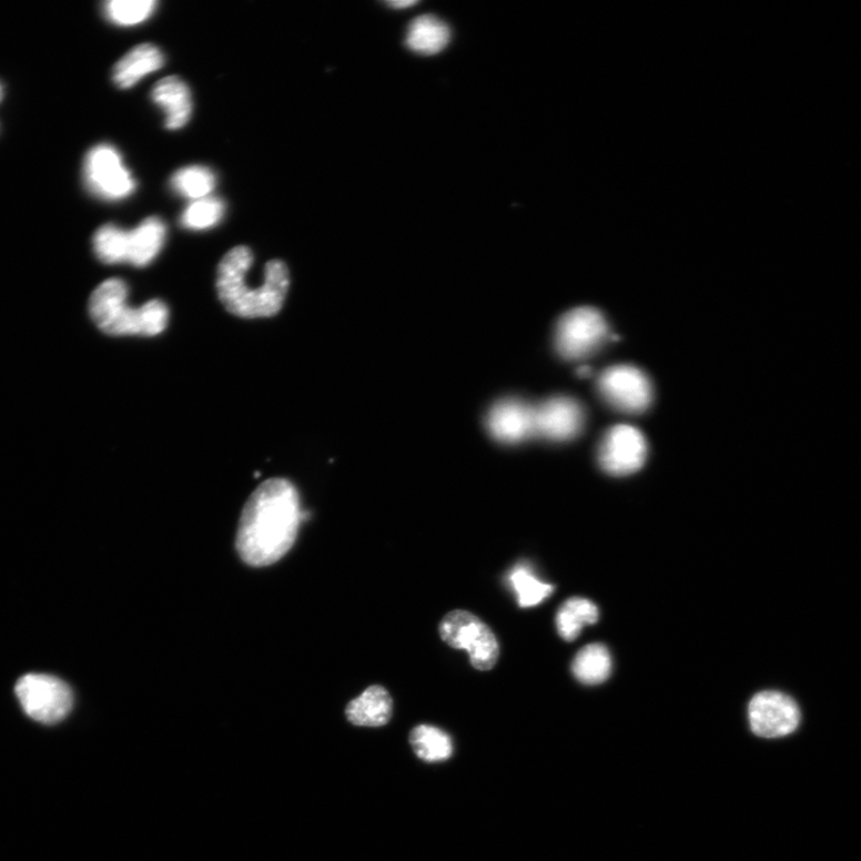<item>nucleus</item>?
I'll return each instance as SVG.
<instances>
[{"label": "nucleus", "instance_id": "obj_26", "mask_svg": "<svg viewBox=\"0 0 861 861\" xmlns=\"http://www.w3.org/2000/svg\"><path fill=\"white\" fill-rule=\"evenodd\" d=\"M417 4V2H411V0H397V2H389V6L396 9H405Z\"/></svg>", "mask_w": 861, "mask_h": 861}, {"label": "nucleus", "instance_id": "obj_24", "mask_svg": "<svg viewBox=\"0 0 861 861\" xmlns=\"http://www.w3.org/2000/svg\"><path fill=\"white\" fill-rule=\"evenodd\" d=\"M156 6L155 0H112L104 4V13L115 24L133 26L148 20Z\"/></svg>", "mask_w": 861, "mask_h": 861}, {"label": "nucleus", "instance_id": "obj_22", "mask_svg": "<svg viewBox=\"0 0 861 861\" xmlns=\"http://www.w3.org/2000/svg\"><path fill=\"white\" fill-rule=\"evenodd\" d=\"M94 251L107 265L128 263L129 232L114 224L101 226L94 236Z\"/></svg>", "mask_w": 861, "mask_h": 861}, {"label": "nucleus", "instance_id": "obj_16", "mask_svg": "<svg viewBox=\"0 0 861 861\" xmlns=\"http://www.w3.org/2000/svg\"><path fill=\"white\" fill-rule=\"evenodd\" d=\"M166 234L162 220L150 217L129 232L128 263L136 267L148 266L161 252Z\"/></svg>", "mask_w": 861, "mask_h": 861}, {"label": "nucleus", "instance_id": "obj_18", "mask_svg": "<svg viewBox=\"0 0 861 861\" xmlns=\"http://www.w3.org/2000/svg\"><path fill=\"white\" fill-rule=\"evenodd\" d=\"M612 662L609 650L602 644H591L581 649L574 660L573 671L584 685H601L609 679Z\"/></svg>", "mask_w": 861, "mask_h": 861}, {"label": "nucleus", "instance_id": "obj_9", "mask_svg": "<svg viewBox=\"0 0 861 861\" xmlns=\"http://www.w3.org/2000/svg\"><path fill=\"white\" fill-rule=\"evenodd\" d=\"M750 728L763 738H779L793 733L801 722V711L789 696L764 690L753 697L748 709Z\"/></svg>", "mask_w": 861, "mask_h": 861}, {"label": "nucleus", "instance_id": "obj_2", "mask_svg": "<svg viewBox=\"0 0 861 861\" xmlns=\"http://www.w3.org/2000/svg\"><path fill=\"white\" fill-rule=\"evenodd\" d=\"M253 261L252 251L244 245L229 251L219 266L215 287L229 313L243 318L271 317L284 305L290 287L288 269L281 260L270 261L264 284L253 288L247 284Z\"/></svg>", "mask_w": 861, "mask_h": 861}, {"label": "nucleus", "instance_id": "obj_28", "mask_svg": "<svg viewBox=\"0 0 861 861\" xmlns=\"http://www.w3.org/2000/svg\"><path fill=\"white\" fill-rule=\"evenodd\" d=\"M3 97H4L3 87L2 84H0V101H2Z\"/></svg>", "mask_w": 861, "mask_h": 861}, {"label": "nucleus", "instance_id": "obj_27", "mask_svg": "<svg viewBox=\"0 0 861 861\" xmlns=\"http://www.w3.org/2000/svg\"><path fill=\"white\" fill-rule=\"evenodd\" d=\"M578 376L581 378H588L591 376L592 371L589 366H580L577 372Z\"/></svg>", "mask_w": 861, "mask_h": 861}, {"label": "nucleus", "instance_id": "obj_1", "mask_svg": "<svg viewBox=\"0 0 861 861\" xmlns=\"http://www.w3.org/2000/svg\"><path fill=\"white\" fill-rule=\"evenodd\" d=\"M296 487L285 479L261 484L243 507L236 547L245 564L270 566L294 546L301 520Z\"/></svg>", "mask_w": 861, "mask_h": 861}, {"label": "nucleus", "instance_id": "obj_7", "mask_svg": "<svg viewBox=\"0 0 861 861\" xmlns=\"http://www.w3.org/2000/svg\"><path fill=\"white\" fill-rule=\"evenodd\" d=\"M84 178L89 191L105 200L124 199L135 189V182L122 163L120 153L107 144L88 152Z\"/></svg>", "mask_w": 861, "mask_h": 861}, {"label": "nucleus", "instance_id": "obj_10", "mask_svg": "<svg viewBox=\"0 0 861 861\" xmlns=\"http://www.w3.org/2000/svg\"><path fill=\"white\" fill-rule=\"evenodd\" d=\"M648 456V444L634 426L618 425L608 430L598 459L602 469L614 476H625L638 472Z\"/></svg>", "mask_w": 861, "mask_h": 861}, {"label": "nucleus", "instance_id": "obj_11", "mask_svg": "<svg viewBox=\"0 0 861 861\" xmlns=\"http://www.w3.org/2000/svg\"><path fill=\"white\" fill-rule=\"evenodd\" d=\"M586 421L583 407L570 397H553L535 407V435L549 440H570Z\"/></svg>", "mask_w": 861, "mask_h": 861}, {"label": "nucleus", "instance_id": "obj_17", "mask_svg": "<svg viewBox=\"0 0 861 861\" xmlns=\"http://www.w3.org/2000/svg\"><path fill=\"white\" fill-rule=\"evenodd\" d=\"M450 30L447 24L430 14L415 19L408 28V48L424 55H434L447 48Z\"/></svg>", "mask_w": 861, "mask_h": 861}, {"label": "nucleus", "instance_id": "obj_15", "mask_svg": "<svg viewBox=\"0 0 861 861\" xmlns=\"http://www.w3.org/2000/svg\"><path fill=\"white\" fill-rule=\"evenodd\" d=\"M164 64L162 52L151 43L135 45L114 67L113 80L121 89H129L143 77L160 70Z\"/></svg>", "mask_w": 861, "mask_h": 861}, {"label": "nucleus", "instance_id": "obj_6", "mask_svg": "<svg viewBox=\"0 0 861 861\" xmlns=\"http://www.w3.org/2000/svg\"><path fill=\"white\" fill-rule=\"evenodd\" d=\"M607 337L608 325L604 315L594 307L581 306L559 320L556 347L565 359L578 361L591 355Z\"/></svg>", "mask_w": 861, "mask_h": 861}, {"label": "nucleus", "instance_id": "obj_4", "mask_svg": "<svg viewBox=\"0 0 861 861\" xmlns=\"http://www.w3.org/2000/svg\"><path fill=\"white\" fill-rule=\"evenodd\" d=\"M445 644L456 650H466L476 670L488 671L499 659V642L492 629L467 610H453L439 625Z\"/></svg>", "mask_w": 861, "mask_h": 861}, {"label": "nucleus", "instance_id": "obj_3", "mask_svg": "<svg viewBox=\"0 0 861 861\" xmlns=\"http://www.w3.org/2000/svg\"><path fill=\"white\" fill-rule=\"evenodd\" d=\"M128 296V285L118 278L103 282L92 292L89 314L100 331L113 336H153L166 328L169 311L162 301L152 300L132 310Z\"/></svg>", "mask_w": 861, "mask_h": 861}, {"label": "nucleus", "instance_id": "obj_25", "mask_svg": "<svg viewBox=\"0 0 861 861\" xmlns=\"http://www.w3.org/2000/svg\"><path fill=\"white\" fill-rule=\"evenodd\" d=\"M225 205L219 197H203L195 200L183 212L181 223L191 230H205L219 224L223 219Z\"/></svg>", "mask_w": 861, "mask_h": 861}, {"label": "nucleus", "instance_id": "obj_19", "mask_svg": "<svg viewBox=\"0 0 861 861\" xmlns=\"http://www.w3.org/2000/svg\"><path fill=\"white\" fill-rule=\"evenodd\" d=\"M409 742L415 756L428 763L444 762L453 756L454 746L450 736L433 726L414 728Z\"/></svg>", "mask_w": 861, "mask_h": 861}, {"label": "nucleus", "instance_id": "obj_23", "mask_svg": "<svg viewBox=\"0 0 861 861\" xmlns=\"http://www.w3.org/2000/svg\"><path fill=\"white\" fill-rule=\"evenodd\" d=\"M173 189L184 197L203 199L215 188V176L211 169L192 165L180 169L172 179Z\"/></svg>", "mask_w": 861, "mask_h": 861}, {"label": "nucleus", "instance_id": "obj_8", "mask_svg": "<svg viewBox=\"0 0 861 861\" xmlns=\"http://www.w3.org/2000/svg\"><path fill=\"white\" fill-rule=\"evenodd\" d=\"M598 389L607 403L626 413H641L652 402L650 379L630 365L607 368L598 378Z\"/></svg>", "mask_w": 861, "mask_h": 861}, {"label": "nucleus", "instance_id": "obj_5", "mask_svg": "<svg viewBox=\"0 0 861 861\" xmlns=\"http://www.w3.org/2000/svg\"><path fill=\"white\" fill-rule=\"evenodd\" d=\"M14 693L26 715L44 726L63 721L73 707L70 686L52 675L27 673L18 681Z\"/></svg>", "mask_w": 861, "mask_h": 861}, {"label": "nucleus", "instance_id": "obj_14", "mask_svg": "<svg viewBox=\"0 0 861 861\" xmlns=\"http://www.w3.org/2000/svg\"><path fill=\"white\" fill-rule=\"evenodd\" d=\"M393 715V699L382 686H372L353 699L346 707V717L351 725L364 728H378L388 725Z\"/></svg>", "mask_w": 861, "mask_h": 861}, {"label": "nucleus", "instance_id": "obj_12", "mask_svg": "<svg viewBox=\"0 0 861 861\" xmlns=\"http://www.w3.org/2000/svg\"><path fill=\"white\" fill-rule=\"evenodd\" d=\"M487 426L492 437L503 443H518L535 436V407L504 399L490 408Z\"/></svg>", "mask_w": 861, "mask_h": 861}, {"label": "nucleus", "instance_id": "obj_21", "mask_svg": "<svg viewBox=\"0 0 861 861\" xmlns=\"http://www.w3.org/2000/svg\"><path fill=\"white\" fill-rule=\"evenodd\" d=\"M507 580H509L510 587L518 597L520 608H531L540 605L555 591V587L538 579L530 565L526 563L516 565Z\"/></svg>", "mask_w": 861, "mask_h": 861}, {"label": "nucleus", "instance_id": "obj_20", "mask_svg": "<svg viewBox=\"0 0 861 861\" xmlns=\"http://www.w3.org/2000/svg\"><path fill=\"white\" fill-rule=\"evenodd\" d=\"M597 607L586 598H571L566 601L557 614V628L563 639H577L584 627L598 621Z\"/></svg>", "mask_w": 861, "mask_h": 861}, {"label": "nucleus", "instance_id": "obj_13", "mask_svg": "<svg viewBox=\"0 0 861 861\" xmlns=\"http://www.w3.org/2000/svg\"><path fill=\"white\" fill-rule=\"evenodd\" d=\"M151 99L165 113V128L179 130L192 115L191 90L178 75H169L153 87Z\"/></svg>", "mask_w": 861, "mask_h": 861}]
</instances>
